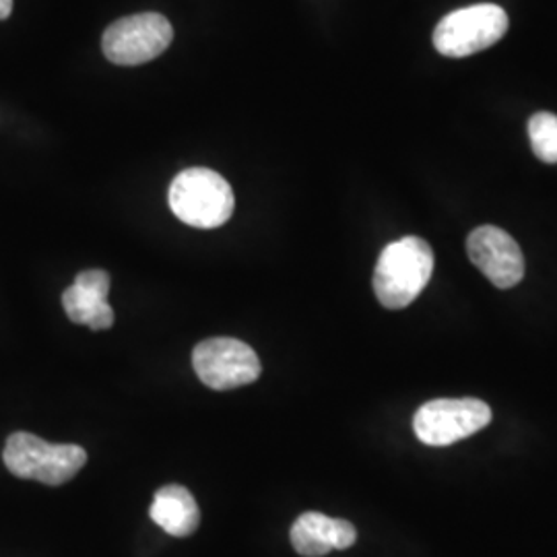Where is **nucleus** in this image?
Masks as SVG:
<instances>
[{"label": "nucleus", "instance_id": "f257e3e1", "mask_svg": "<svg viewBox=\"0 0 557 557\" xmlns=\"http://www.w3.org/2000/svg\"><path fill=\"white\" fill-rule=\"evenodd\" d=\"M434 271V250L425 239L407 236L388 244L374 271V292L388 310L407 308L425 289Z\"/></svg>", "mask_w": 557, "mask_h": 557}, {"label": "nucleus", "instance_id": "f03ea898", "mask_svg": "<svg viewBox=\"0 0 557 557\" xmlns=\"http://www.w3.org/2000/svg\"><path fill=\"white\" fill-rule=\"evenodd\" d=\"M170 209L180 221L215 230L234 213V190L227 180L207 168H188L180 172L170 186Z\"/></svg>", "mask_w": 557, "mask_h": 557}, {"label": "nucleus", "instance_id": "7ed1b4c3", "mask_svg": "<svg viewBox=\"0 0 557 557\" xmlns=\"http://www.w3.org/2000/svg\"><path fill=\"white\" fill-rule=\"evenodd\" d=\"M2 460L15 478L57 487L79 473L87 453L77 444H50L29 432H15L4 444Z\"/></svg>", "mask_w": 557, "mask_h": 557}, {"label": "nucleus", "instance_id": "20e7f679", "mask_svg": "<svg viewBox=\"0 0 557 557\" xmlns=\"http://www.w3.org/2000/svg\"><path fill=\"white\" fill-rule=\"evenodd\" d=\"M508 25V15L498 4H473L440 21L434 29V46L444 57L465 59L498 44Z\"/></svg>", "mask_w": 557, "mask_h": 557}, {"label": "nucleus", "instance_id": "39448f33", "mask_svg": "<svg viewBox=\"0 0 557 557\" xmlns=\"http://www.w3.org/2000/svg\"><path fill=\"white\" fill-rule=\"evenodd\" d=\"M174 40L172 23L160 13H139L112 23L101 38L106 59L120 66H137L158 59Z\"/></svg>", "mask_w": 557, "mask_h": 557}, {"label": "nucleus", "instance_id": "423d86ee", "mask_svg": "<svg viewBox=\"0 0 557 557\" xmlns=\"http://www.w3.org/2000/svg\"><path fill=\"white\" fill-rule=\"evenodd\" d=\"M492 421V409L479 398H436L419 407L413 430L428 446H450Z\"/></svg>", "mask_w": 557, "mask_h": 557}, {"label": "nucleus", "instance_id": "0eeeda50", "mask_svg": "<svg viewBox=\"0 0 557 557\" xmlns=\"http://www.w3.org/2000/svg\"><path fill=\"white\" fill-rule=\"evenodd\" d=\"M193 366L200 382L213 391H232L257 382L262 372L257 351L232 337L207 338L193 351Z\"/></svg>", "mask_w": 557, "mask_h": 557}, {"label": "nucleus", "instance_id": "6e6552de", "mask_svg": "<svg viewBox=\"0 0 557 557\" xmlns=\"http://www.w3.org/2000/svg\"><path fill=\"white\" fill-rule=\"evenodd\" d=\"M469 259L499 289H510L524 277V257L517 239L494 225H481L467 239Z\"/></svg>", "mask_w": 557, "mask_h": 557}, {"label": "nucleus", "instance_id": "1a4fd4ad", "mask_svg": "<svg viewBox=\"0 0 557 557\" xmlns=\"http://www.w3.org/2000/svg\"><path fill=\"white\" fill-rule=\"evenodd\" d=\"M110 275L101 269L83 271L75 283L62 294L66 317L91 331H108L114 324V310L108 304Z\"/></svg>", "mask_w": 557, "mask_h": 557}, {"label": "nucleus", "instance_id": "9d476101", "mask_svg": "<svg viewBox=\"0 0 557 557\" xmlns=\"http://www.w3.org/2000/svg\"><path fill=\"white\" fill-rule=\"evenodd\" d=\"M289 537L299 556L322 557L333 549H349L358 541V531L349 520L304 512L294 522Z\"/></svg>", "mask_w": 557, "mask_h": 557}, {"label": "nucleus", "instance_id": "9b49d317", "mask_svg": "<svg viewBox=\"0 0 557 557\" xmlns=\"http://www.w3.org/2000/svg\"><path fill=\"white\" fill-rule=\"evenodd\" d=\"M151 520L172 537H190L200 524L199 504L184 485H165L151 504Z\"/></svg>", "mask_w": 557, "mask_h": 557}, {"label": "nucleus", "instance_id": "f8f14e48", "mask_svg": "<svg viewBox=\"0 0 557 557\" xmlns=\"http://www.w3.org/2000/svg\"><path fill=\"white\" fill-rule=\"evenodd\" d=\"M529 139L539 160L557 163V116L552 112H537L529 120Z\"/></svg>", "mask_w": 557, "mask_h": 557}, {"label": "nucleus", "instance_id": "ddd939ff", "mask_svg": "<svg viewBox=\"0 0 557 557\" xmlns=\"http://www.w3.org/2000/svg\"><path fill=\"white\" fill-rule=\"evenodd\" d=\"M13 11V0H0V20H7Z\"/></svg>", "mask_w": 557, "mask_h": 557}]
</instances>
